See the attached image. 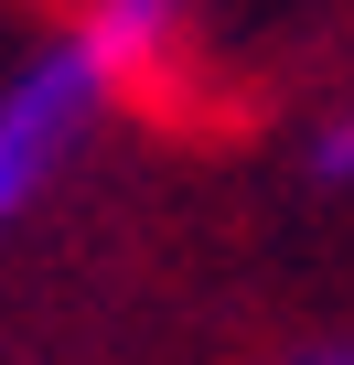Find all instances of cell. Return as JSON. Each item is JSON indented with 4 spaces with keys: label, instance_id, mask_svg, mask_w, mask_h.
<instances>
[{
    "label": "cell",
    "instance_id": "cell-1",
    "mask_svg": "<svg viewBox=\"0 0 354 365\" xmlns=\"http://www.w3.org/2000/svg\"><path fill=\"white\" fill-rule=\"evenodd\" d=\"M108 86H118V65H108L86 33H65L54 54H33L11 86H0V226L43 194V172L65 161V140L86 129V108H97Z\"/></svg>",
    "mask_w": 354,
    "mask_h": 365
},
{
    "label": "cell",
    "instance_id": "cell-2",
    "mask_svg": "<svg viewBox=\"0 0 354 365\" xmlns=\"http://www.w3.org/2000/svg\"><path fill=\"white\" fill-rule=\"evenodd\" d=\"M322 172H354V118H343V129H322Z\"/></svg>",
    "mask_w": 354,
    "mask_h": 365
},
{
    "label": "cell",
    "instance_id": "cell-3",
    "mask_svg": "<svg viewBox=\"0 0 354 365\" xmlns=\"http://www.w3.org/2000/svg\"><path fill=\"white\" fill-rule=\"evenodd\" d=\"M301 365H354V344H322V354H301Z\"/></svg>",
    "mask_w": 354,
    "mask_h": 365
}]
</instances>
